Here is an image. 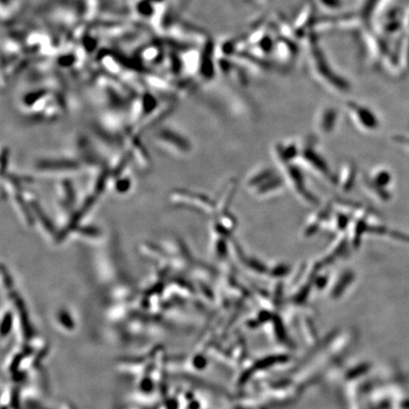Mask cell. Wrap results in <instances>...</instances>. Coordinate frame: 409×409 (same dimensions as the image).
<instances>
[{
  "label": "cell",
  "instance_id": "1",
  "mask_svg": "<svg viewBox=\"0 0 409 409\" xmlns=\"http://www.w3.org/2000/svg\"><path fill=\"white\" fill-rule=\"evenodd\" d=\"M162 53L161 50L157 45H150L142 49V52L139 53V57L143 63L152 64L157 63L160 60V54Z\"/></svg>",
  "mask_w": 409,
  "mask_h": 409
}]
</instances>
